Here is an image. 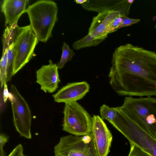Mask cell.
<instances>
[{"instance_id":"cell-19","label":"cell","mask_w":156,"mask_h":156,"mask_svg":"<svg viewBox=\"0 0 156 156\" xmlns=\"http://www.w3.org/2000/svg\"><path fill=\"white\" fill-rule=\"evenodd\" d=\"M100 113L101 119L106 120L110 123L115 119L117 115V112L114 107L110 108L105 104L100 107Z\"/></svg>"},{"instance_id":"cell-24","label":"cell","mask_w":156,"mask_h":156,"mask_svg":"<svg viewBox=\"0 0 156 156\" xmlns=\"http://www.w3.org/2000/svg\"><path fill=\"white\" fill-rule=\"evenodd\" d=\"M23 149L22 145L19 144L13 150L8 156H23Z\"/></svg>"},{"instance_id":"cell-28","label":"cell","mask_w":156,"mask_h":156,"mask_svg":"<svg viewBox=\"0 0 156 156\" xmlns=\"http://www.w3.org/2000/svg\"><path fill=\"white\" fill-rule=\"evenodd\" d=\"M55 156H58L57 155H55Z\"/></svg>"},{"instance_id":"cell-18","label":"cell","mask_w":156,"mask_h":156,"mask_svg":"<svg viewBox=\"0 0 156 156\" xmlns=\"http://www.w3.org/2000/svg\"><path fill=\"white\" fill-rule=\"evenodd\" d=\"M62 50V55L60 60L57 64L58 69H62L66 63L71 60L75 55L73 50L71 49L65 42L63 43Z\"/></svg>"},{"instance_id":"cell-16","label":"cell","mask_w":156,"mask_h":156,"mask_svg":"<svg viewBox=\"0 0 156 156\" xmlns=\"http://www.w3.org/2000/svg\"><path fill=\"white\" fill-rule=\"evenodd\" d=\"M105 40L96 39L88 34L85 36L74 42L73 44V47L74 49L78 50L83 48L95 46Z\"/></svg>"},{"instance_id":"cell-3","label":"cell","mask_w":156,"mask_h":156,"mask_svg":"<svg viewBox=\"0 0 156 156\" xmlns=\"http://www.w3.org/2000/svg\"><path fill=\"white\" fill-rule=\"evenodd\" d=\"M58 11L56 3L51 0L37 1L28 7L26 12L30 25L38 41L45 42L51 36Z\"/></svg>"},{"instance_id":"cell-11","label":"cell","mask_w":156,"mask_h":156,"mask_svg":"<svg viewBox=\"0 0 156 156\" xmlns=\"http://www.w3.org/2000/svg\"><path fill=\"white\" fill-rule=\"evenodd\" d=\"M49 64L43 65L36 72V82L40 88L45 93L54 92L60 82L57 64L51 60Z\"/></svg>"},{"instance_id":"cell-17","label":"cell","mask_w":156,"mask_h":156,"mask_svg":"<svg viewBox=\"0 0 156 156\" xmlns=\"http://www.w3.org/2000/svg\"><path fill=\"white\" fill-rule=\"evenodd\" d=\"M14 43L8 48L7 52V64L5 82L7 83L12 79L13 76L14 65L13 53Z\"/></svg>"},{"instance_id":"cell-9","label":"cell","mask_w":156,"mask_h":156,"mask_svg":"<svg viewBox=\"0 0 156 156\" xmlns=\"http://www.w3.org/2000/svg\"><path fill=\"white\" fill-rule=\"evenodd\" d=\"M92 118L91 133L98 155V156H107L111 146L112 134L99 116L93 115Z\"/></svg>"},{"instance_id":"cell-14","label":"cell","mask_w":156,"mask_h":156,"mask_svg":"<svg viewBox=\"0 0 156 156\" xmlns=\"http://www.w3.org/2000/svg\"><path fill=\"white\" fill-rule=\"evenodd\" d=\"M29 2L28 0H3L1 10L5 16V26H11L17 22L21 16L26 12Z\"/></svg>"},{"instance_id":"cell-27","label":"cell","mask_w":156,"mask_h":156,"mask_svg":"<svg viewBox=\"0 0 156 156\" xmlns=\"http://www.w3.org/2000/svg\"><path fill=\"white\" fill-rule=\"evenodd\" d=\"M155 29H156V25H155Z\"/></svg>"},{"instance_id":"cell-10","label":"cell","mask_w":156,"mask_h":156,"mask_svg":"<svg viewBox=\"0 0 156 156\" xmlns=\"http://www.w3.org/2000/svg\"><path fill=\"white\" fill-rule=\"evenodd\" d=\"M122 16L119 11L108 10L99 13L93 17L88 34L97 39H105L109 34L113 32L112 24L117 18Z\"/></svg>"},{"instance_id":"cell-12","label":"cell","mask_w":156,"mask_h":156,"mask_svg":"<svg viewBox=\"0 0 156 156\" xmlns=\"http://www.w3.org/2000/svg\"><path fill=\"white\" fill-rule=\"evenodd\" d=\"M134 0H89L81 5L85 9L98 13L105 11H119L122 16H127Z\"/></svg>"},{"instance_id":"cell-21","label":"cell","mask_w":156,"mask_h":156,"mask_svg":"<svg viewBox=\"0 0 156 156\" xmlns=\"http://www.w3.org/2000/svg\"><path fill=\"white\" fill-rule=\"evenodd\" d=\"M130 148L128 156H152L136 145L130 144Z\"/></svg>"},{"instance_id":"cell-22","label":"cell","mask_w":156,"mask_h":156,"mask_svg":"<svg viewBox=\"0 0 156 156\" xmlns=\"http://www.w3.org/2000/svg\"><path fill=\"white\" fill-rule=\"evenodd\" d=\"M140 20L139 19H131L127 16H124L122 22L118 27V29L137 23Z\"/></svg>"},{"instance_id":"cell-5","label":"cell","mask_w":156,"mask_h":156,"mask_svg":"<svg viewBox=\"0 0 156 156\" xmlns=\"http://www.w3.org/2000/svg\"><path fill=\"white\" fill-rule=\"evenodd\" d=\"M63 113V130L76 136L91 133L92 117L77 101L65 103Z\"/></svg>"},{"instance_id":"cell-26","label":"cell","mask_w":156,"mask_h":156,"mask_svg":"<svg viewBox=\"0 0 156 156\" xmlns=\"http://www.w3.org/2000/svg\"><path fill=\"white\" fill-rule=\"evenodd\" d=\"M87 0H76L75 1V2L77 4L82 5L87 2Z\"/></svg>"},{"instance_id":"cell-23","label":"cell","mask_w":156,"mask_h":156,"mask_svg":"<svg viewBox=\"0 0 156 156\" xmlns=\"http://www.w3.org/2000/svg\"><path fill=\"white\" fill-rule=\"evenodd\" d=\"M9 136L6 134L2 133L0 135V156H5L3 147L8 141Z\"/></svg>"},{"instance_id":"cell-29","label":"cell","mask_w":156,"mask_h":156,"mask_svg":"<svg viewBox=\"0 0 156 156\" xmlns=\"http://www.w3.org/2000/svg\"><path fill=\"white\" fill-rule=\"evenodd\" d=\"M23 156H26L25 155H24Z\"/></svg>"},{"instance_id":"cell-20","label":"cell","mask_w":156,"mask_h":156,"mask_svg":"<svg viewBox=\"0 0 156 156\" xmlns=\"http://www.w3.org/2000/svg\"><path fill=\"white\" fill-rule=\"evenodd\" d=\"M7 50L8 49L2 54L0 62V82L1 88L3 87L4 83L5 82Z\"/></svg>"},{"instance_id":"cell-15","label":"cell","mask_w":156,"mask_h":156,"mask_svg":"<svg viewBox=\"0 0 156 156\" xmlns=\"http://www.w3.org/2000/svg\"><path fill=\"white\" fill-rule=\"evenodd\" d=\"M18 27L17 22H16L11 26H8L5 29L3 34L2 54L13 44Z\"/></svg>"},{"instance_id":"cell-2","label":"cell","mask_w":156,"mask_h":156,"mask_svg":"<svg viewBox=\"0 0 156 156\" xmlns=\"http://www.w3.org/2000/svg\"><path fill=\"white\" fill-rule=\"evenodd\" d=\"M116 108L156 139V98L151 97L125 98Z\"/></svg>"},{"instance_id":"cell-7","label":"cell","mask_w":156,"mask_h":156,"mask_svg":"<svg viewBox=\"0 0 156 156\" xmlns=\"http://www.w3.org/2000/svg\"><path fill=\"white\" fill-rule=\"evenodd\" d=\"M55 155L58 156H98L92 135L62 136L54 147Z\"/></svg>"},{"instance_id":"cell-13","label":"cell","mask_w":156,"mask_h":156,"mask_svg":"<svg viewBox=\"0 0 156 156\" xmlns=\"http://www.w3.org/2000/svg\"><path fill=\"white\" fill-rule=\"evenodd\" d=\"M90 88L89 85L85 81L69 83L52 96L54 101L58 103L77 101L89 92Z\"/></svg>"},{"instance_id":"cell-1","label":"cell","mask_w":156,"mask_h":156,"mask_svg":"<svg viewBox=\"0 0 156 156\" xmlns=\"http://www.w3.org/2000/svg\"><path fill=\"white\" fill-rule=\"evenodd\" d=\"M109 83L119 96H156V53L127 43L112 54Z\"/></svg>"},{"instance_id":"cell-8","label":"cell","mask_w":156,"mask_h":156,"mask_svg":"<svg viewBox=\"0 0 156 156\" xmlns=\"http://www.w3.org/2000/svg\"><path fill=\"white\" fill-rule=\"evenodd\" d=\"M8 99L11 103L14 126L20 136L30 139L32 138V115L30 107L14 84L11 85Z\"/></svg>"},{"instance_id":"cell-25","label":"cell","mask_w":156,"mask_h":156,"mask_svg":"<svg viewBox=\"0 0 156 156\" xmlns=\"http://www.w3.org/2000/svg\"><path fill=\"white\" fill-rule=\"evenodd\" d=\"M6 83L5 82L3 86V98L4 102H6L10 94V93L9 92Z\"/></svg>"},{"instance_id":"cell-6","label":"cell","mask_w":156,"mask_h":156,"mask_svg":"<svg viewBox=\"0 0 156 156\" xmlns=\"http://www.w3.org/2000/svg\"><path fill=\"white\" fill-rule=\"evenodd\" d=\"M38 41L37 38L30 25L18 27L14 42L13 76L32 58Z\"/></svg>"},{"instance_id":"cell-4","label":"cell","mask_w":156,"mask_h":156,"mask_svg":"<svg viewBox=\"0 0 156 156\" xmlns=\"http://www.w3.org/2000/svg\"><path fill=\"white\" fill-rule=\"evenodd\" d=\"M115 119L110 123L128 140L149 154L156 156V139L116 107Z\"/></svg>"}]
</instances>
